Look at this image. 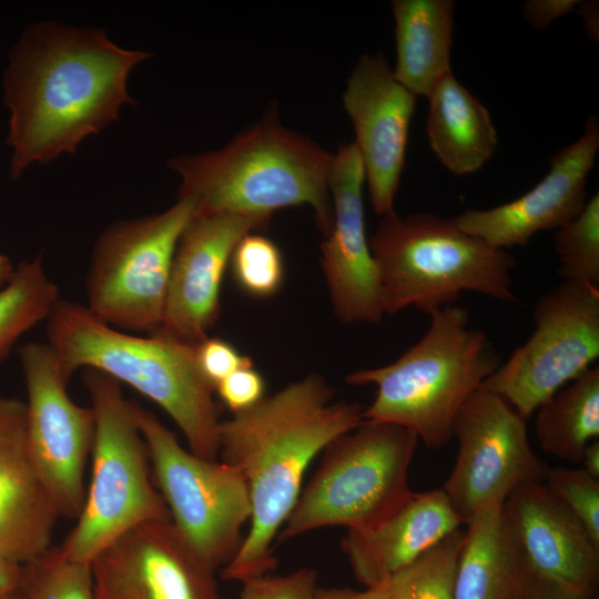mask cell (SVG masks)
Returning <instances> with one entry per match:
<instances>
[{
  "instance_id": "obj_37",
  "label": "cell",
  "mask_w": 599,
  "mask_h": 599,
  "mask_svg": "<svg viewBox=\"0 0 599 599\" xmlns=\"http://www.w3.org/2000/svg\"><path fill=\"white\" fill-rule=\"evenodd\" d=\"M314 599H392L385 585L365 590L351 588H317Z\"/></svg>"
},
{
  "instance_id": "obj_23",
  "label": "cell",
  "mask_w": 599,
  "mask_h": 599,
  "mask_svg": "<svg viewBox=\"0 0 599 599\" xmlns=\"http://www.w3.org/2000/svg\"><path fill=\"white\" fill-rule=\"evenodd\" d=\"M451 0H394L395 79L416 97L427 95L453 73L454 33Z\"/></svg>"
},
{
  "instance_id": "obj_28",
  "label": "cell",
  "mask_w": 599,
  "mask_h": 599,
  "mask_svg": "<svg viewBox=\"0 0 599 599\" xmlns=\"http://www.w3.org/2000/svg\"><path fill=\"white\" fill-rule=\"evenodd\" d=\"M555 248L562 282L599 287V193L583 210L556 230Z\"/></svg>"
},
{
  "instance_id": "obj_35",
  "label": "cell",
  "mask_w": 599,
  "mask_h": 599,
  "mask_svg": "<svg viewBox=\"0 0 599 599\" xmlns=\"http://www.w3.org/2000/svg\"><path fill=\"white\" fill-rule=\"evenodd\" d=\"M578 2V0H529L522 7V14L531 28L542 30L575 10Z\"/></svg>"
},
{
  "instance_id": "obj_3",
  "label": "cell",
  "mask_w": 599,
  "mask_h": 599,
  "mask_svg": "<svg viewBox=\"0 0 599 599\" xmlns=\"http://www.w3.org/2000/svg\"><path fill=\"white\" fill-rule=\"evenodd\" d=\"M334 154L281 124L273 112L220 150L167 161L181 177L177 199H190L195 214L238 213L265 219L309 205L328 236L334 211L329 173Z\"/></svg>"
},
{
  "instance_id": "obj_22",
  "label": "cell",
  "mask_w": 599,
  "mask_h": 599,
  "mask_svg": "<svg viewBox=\"0 0 599 599\" xmlns=\"http://www.w3.org/2000/svg\"><path fill=\"white\" fill-rule=\"evenodd\" d=\"M427 99L426 133L436 158L457 176L481 169L498 146L489 111L453 73Z\"/></svg>"
},
{
  "instance_id": "obj_4",
  "label": "cell",
  "mask_w": 599,
  "mask_h": 599,
  "mask_svg": "<svg viewBox=\"0 0 599 599\" xmlns=\"http://www.w3.org/2000/svg\"><path fill=\"white\" fill-rule=\"evenodd\" d=\"M47 336L68 382L77 370L91 368L129 385L172 418L190 451L217 459L220 407L196 365L195 345L124 333L85 305L61 298L47 318Z\"/></svg>"
},
{
  "instance_id": "obj_1",
  "label": "cell",
  "mask_w": 599,
  "mask_h": 599,
  "mask_svg": "<svg viewBox=\"0 0 599 599\" xmlns=\"http://www.w3.org/2000/svg\"><path fill=\"white\" fill-rule=\"evenodd\" d=\"M149 57L116 45L103 30L30 24L3 71L10 176L74 154L85 138L116 121L123 105L134 104L129 74Z\"/></svg>"
},
{
  "instance_id": "obj_7",
  "label": "cell",
  "mask_w": 599,
  "mask_h": 599,
  "mask_svg": "<svg viewBox=\"0 0 599 599\" xmlns=\"http://www.w3.org/2000/svg\"><path fill=\"white\" fill-rule=\"evenodd\" d=\"M83 383L95 425L91 477L82 510L59 548L70 559L91 564L135 526L171 518L153 480L134 403L100 370L83 369Z\"/></svg>"
},
{
  "instance_id": "obj_33",
  "label": "cell",
  "mask_w": 599,
  "mask_h": 599,
  "mask_svg": "<svg viewBox=\"0 0 599 599\" xmlns=\"http://www.w3.org/2000/svg\"><path fill=\"white\" fill-rule=\"evenodd\" d=\"M195 361L202 376L214 390L217 384L235 370L253 365V361L231 343L209 336L195 345Z\"/></svg>"
},
{
  "instance_id": "obj_14",
  "label": "cell",
  "mask_w": 599,
  "mask_h": 599,
  "mask_svg": "<svg viewBox=\"0 0 599 599\" xmlns=\"http://www.w3.org/2000/svg\"><path fill=\"white\" fill-rule=\"evenodd\" d=\"M94 599H220L211 569L171 520L128 530L91 561Z\"/></svg>"
},
{
  "instance_id": "obj_38",
  "label": "cell",
  "mask_w": 599,
  "mask_h": 599,
  "mask_svg": "<svg viewBox=\"0 0 599 599\" xmlns=\"http://www.w3.org/2000/svg\"><path fill=\"white\" fill-rule=\"evenodd\" d=\"M23 579V564L0 556V596L17 591Z\"/></svg>"
},
{
  "instance_id": "obj_32",
  "label": "cell",
  "mask_w": 599,
  "mask_h": 599,
  "mask_svg": "<svg viewBox=\"0 0 599 599\" xmlns=\"http://www.w3.org/2000/svg\"><path fill=\"white\" fill-rule=\"evenodd\" d=\"M317 588L316 571L301 568L286 575L266 573L242 581L240 599H314Z\"/></svg>"
},
{
  "instance_id": "obj_36",
  "label": "cell",
  "mask_w": 599,
  "mask_h": 599,
  "mask_svg": "<svg viewBox=\"0 0 599 599\" xmlns=\"http://www.w3.org/2000/svg\"><path fill=\"white\" fill-rule=\"evenodd\" d=\"M518 599H596V595L572 592L527 573Z\"/></svg>"
},
{
  "instance_id": "obj_19",
  "label": "cell",
  "mask_w": 599,
  "mask_h": 599,
  "mask_svg": "<svg viewBox=\"0 0 599 599\" xmlns=\"http://www.w3.org/2000/svg\"><path fill=\"white\" fill-rule=\"evenodd\" d=\"M598 151L599 121L589 115L582 135L551 158L548 173L531 190L496 207L466 210L454 220L493 247L526 246L538 232L557 230L583 210Z\"/></svg>"
},
{
  "instance_id": "obj_20",
  "label": "cell",
  "mask_w": 599,
  "mask_h": 599,
  "mask_svg": "<svg viewBox=\"0 0 599 599\" xmlns=\"http://www.w3.org/2000/svg\"><path fill=\"white\" fill-rule=\"evenodd\" d=\"M59 518L30 451L26 402L0 394V556L35 559L51 547Z\"/></svg>"
},
{
  "instance_id": "obj_8",
  "label": "cell",
  "mask_w": 599,
  "mask_h": 599,
  "mask_svg": "<svg viewBox=\"0 0 599 599\" xmlns=\"http://www.w3.org/2000/svg\"><path fill=\"white\" fill-rule=\"evenodd\" d=\"M418 440L402 426L372 420L335 438L276 540L334 526L364 532L383 524L416 494L408 473Z\"/></svg>"
},
{
  "instance_id": "obj_16",
  "label": "cell",
  "mask_w": 599,
  "mask_h": 599,
  "mask_svg": "<svg viewBox=\"0 0 599 599\" xmlns=\"http://www.w3.org/2000/svg\"><path fill=\"white\" fill-rule=\"evenodd\" d=\"M416 98L395 79L383 55L368 54L354 67L343 93L369 200L382 216L395 212Z\"/></svg>"
},
{
  "instance_id": "obj_13",
  "label": "cell",
  "mask_w": 599,
  "mask_h": 599,
  "mask_svg": "<svg viewBox=\"0 0 599 599\" xmlns=\"http://www.w3.org/2000/svg\"><path fill=\"white\" fill-rule=\"evenodd\" d=\"M19 358L30 451L59 516L77 519L85 499L84 476L94 439L92 408L71 399L48 343L24 344Z\"/></svg>"
},
{
  "instance_id": "obj_27",
  "label": "cell",
  "mask_w": 599,
  "mask_h": 599,
  "mask_svg": "<svg viewBox=\"0 0 599 599\" xmlns=\"http://www.w3.org/2000/svg\"><path fill=\"white\" fill-rule=\"evenodd\" d=\"M460 528L393 575L385 583L392 599H454L455 576L464 546Z\"/></svg>"
},
{
  "instance_id": "obj_5",
  "label": "cell",
  "mask_w": 599,
  "mask_h": 599,
  "mask_svg": "<svg viewBox=\"0 0 599 599\" xmlns=\"http://www.w3.org/2000/svg\"><path fill=\"white\" fill-rule=\"evenodd\" d=\"M429 316L427 332L396 361L354 370L345 382L376 387L364 420L402 426L438 449L451 440L460 407L500 364L487 334L468 326L466 308L450 304Z\"/></svg>"
},
{
  "instance_id": "obj_15",
  "label": "cell",
  "mask_w": 599,
  "mask_h": 599,
  "mask_svg": "<svg viewBox=\"0 0 599 599\" xmlns=\"http://www.w3.org/2000/svg\"><path fill=\"white\" fill-rule=\"evenodd\" d=\"M268 222L238 213H194L174 252L163 317L154 334L191 345L207 337L219 319L222 282L235 245Z\"/></svg>"
},
{
  "instance_id": "obj_42",
  "label": "cell",
  "mask_w": 599,
  "mask_h": 599,
  "mask_svg": "<svg viewBox=\"0 0 599 599\" xmlns=\"http://www.w3.org/2000/svg\"><path fill=\"white\" fill-rule=\"evenodd\" d=\"M0 599H26L21 590L12 591L0 596Z\"/></svg>"
},
{
  "instance_id": "obj_21",
  "label": "cell",
  "mask_w": 599,
  "mask_h": 599,
  "mask_svg": "<svg viewBox=\"0 0 599 599\" xmlns=\"http://www.w3.org/2000/svg\"><path fill=\"white\" fill-rule=\"evenodd\" d=\"M460 518L441 489L416 493L376 528L347 531L341 540L355 578L379 587L460 528Z\"/></svg>"
},
{
  "instance_id": "obj_24",
  "label": "cell",
  "mask_w": 599,
  "mask_h": 599,
  "mask_svg": "<svg viewBox=\"0 0 599 599\" xmlns=\"http://www.w3.org/2000/svg\"><path fill=\"white\" fill-rule=\"evenodd\" d=\"M526 576L505 530L501 507L484 509L466 524L454 599H518Z\"/></svg>"
},
{
  "instance_id": "obj_11",
  "label": "cell",
  "mask_w": 599,
  "mask_h": 599,
  "mask_svg": "<svg viewBox=\"0 0 599 599\" xmlns=\"http://www.w3.org/2000/svg\"><path fill=\"white\" fill-rule=\"evenodd\" d=\"M535 329L483 383L525 419L599 356V287L562 282L538 298Z\"/></svg>"
},
{
  "instance_id": "obj_9",
  "label": "cell",
  "mask_w": 599,
  "mask_h": 599,
  "mask_svg": "<svg viewBox=\"0 0 599 599\" xmlns=\"http://www.w3.org/2000/svg\"><path fill=\"white\" fill-rule=\"evenodd\" d=\"M195 205L177 199L167 210L118 220L98 237L85 277L88 309L118 329L154 334L162 322L179 238Z\"/></svg>"
},
{
  "instance_id": "obj_30",
  "label": "cell",
  "mask_w": 599,
  "mask_h": 599,
  "mask_svg": "<svg viewBox=\"0 0 599 599\" xmlns=\"http://www.w3.org/2000/svg\"><path fill=\"white\" fill-rule=\"evenodd\" d=\"M229 265L235 284L248 296L268 298L283 285L285 268L278 246L255 232L237 242Z\"/></svg>"
},
{
  "instance_id": "obj_12",
  "label": "cell",
  "mask_w": 599,
  "mask_h": 599,
  "mask_svg": "<svg viewBox=\"0 0 599 599\" xmlns=\"http://www.w3.org/2000/svg\"><path fill=\"white\" fill-rule=\"evenodd\" d=\"M456 461L440 488L466 525L502 507L520 486L544 483L549 466L531 448L526 419L501 396L480 386L457 413Z\"/></svg>"
},
{
  "instance_id": "obj_41",
  "label": "cell",
  "mask_w": 599,
  "mask_h": 599,
  "mask_svg": "<svg viewBox=\"0 0 599 599\" xmlns=\"http://www.w3.org/2000/svg\"><path fill=\"white\" fill-rule=\"evenodd\" d=\"M14 268L8 256L0 252V288L12 277Z\"/></svg>"
},
{
  "instance_id": "obj_29",
  "label": "cell",
  "mask_w": 599,
  "mask_h": 599,
  "mask_svg": "<svg viewBox=\"0 0 599 599\" xmlns=\"http://www.w3.org/2000/svg\"><path fill=\"white\" fill-rule=\"evenodd\" d=\"M26 599H94L91 564L68 558L50 547L23 564L20 588Z\"/></svg>"
},
{
  "instance_id": "obj_2",
  "label": "cell",
  "mask_w": 599,
  "mask_h": 599,
  "mask_svg": "<svg viewBox=\"0 0 599 599\" xmlns=\"http://www.w3.org/2000/svg\"><path fill=\"white\" fill-rule=\"evenodd\" d=\"M335 389L317 373L293 382L221 420L217 459L246 481L250 528L222 578L244 581L276 566L273 540L293 510L311 463L335 438L358 427V403L333 400Z\"/></svg>"
},
{
  "instance_id": "obj_39",
  "label": "cell",
  "mask_w": 599,
  "mask_h": 599,
  "mask_svg": "<svg viewBox=\"0 0 599 599\" xmlns=\"http://www.w3.org/2000/svg\"><path fill=\"white\" fill-rule=\"evenodd\" d=\"M587 34L596 42L599 38V11L597 1H579L577 7Z\"/></svg>"
},
{
  "instance_id": "obj_31",
  "label": "cell",
  "mask_w": 599,
  "mask_h": 599,
  "mask_svg": "<svg viewBox=\"0 0 599 599\" xmlns=\"http://www.w3.org/2000/svg\"><path fill=\"white\" fill-rule=\"evenodd\" d=\"M544 484L599 545V478L582 468L549 467Z\"/></svg>"
},
{
  "instance_id": "obj_18",
  "label": "cell",
  "mask_w": 599,
  "mask_h": 599,
  "mask_svg": "<svg viewBox=\"0 0 599 599\" xmlns=\"http://www.w3.org/2000/svg\"><path fill=\"white\" fill-rule=\"evenodd\" d=\"M501 517L529 576L572 592L596 595L599 545L544 483L512 491L501 507Z\"/></svg>"
},
{
  "instance_id": "obj_17",
  "label": "cell",
  "mask_w": 599,
  "mask_h": 599,
  "mask_svg": "<svg viewBox=\"0 0 599 599\" xmlns=\"http://www.w3.org/2000/svg\"><path fill=\"white\" fill-rule=\"evenodd\" d=\"M334 221L321 245V265L334 313L347 324L384 316L376 264L366 236L365 172L354 142L341 145L329 173Z\"/></svg>"
},
{
  "instance_id": "obj_40",
  "label": "cell",
  "mask_w": 599,
  "mask_h": 599,
  "mask_svg": "<svg viewBox=\"0 0 599 599\" xmlns=\"http://www.w3.org/2000/svg\"><path fill=\"white\" fill-rule=\"evenodd\" d=\"M589 475L599 478V440L589 443L582 454L580 463Z\"/></svg>"
},
{
  "instance_id": "obj_34",
  "label": "cell",
  "mask_w": 599,
  "mask_h": 599,
  "mask_svg": "<svg viewBox=\"0 0 599 599\" xmlns=\"http://www.w3.org/2000/svg\"><path fill=\"white\" fill-rule=\"evenodd\" d=\"M215 393L235 414L248 409L265 396V380L254 365L245 366L217 384Z\"/></svg>"
},
{
  "instance_id": "obj_10",
  "label": "cell",
  "mask_w": 599,
  "mask_h": 599,
  "mask_svg": "<svg viewBox=\"0 0 599 599\" xmlns=\"http://www.w3.org/2000/svg\"><path fill=\"white\" fill-rule=\"evenodd\" d=\"M134 408L171 521L211 569L226 565L252 514L245 479L231 465L186 450L151 410Z\"/></svg>"
},
{
  "instance_id": "obj_26",
  "label": "cell",
  "mask_w": 599,
  "mask_h": 599,
  "mask_svg": "<svg viewBox=\"0 0 599 599\" xmlns=\"http://www.w3.org/2000/svg\"><path fill=\"white\" fill-rule=\"evenodd\" d=\"M59 300V288L48 276L41 255L16 266L0 288V363L24 333L49 317Z\"/></svg>"
},
{
  "instance_id": "obj_25",
  "label": "cell",
  "mask_w": 599,
  "mask_h": 599,
  "mask_svg": "<svg viewBox=\"0 0 599 599\" xmlns=\"http://www.w3.org/2000/svg\"><path fill=\"white\" fill-rule=\"evenodd\" d=\"M535 433L548 455L579 465L589 443L599 437V367H590L537 409Z\"/></svg>"
},
{
  "instance_id": "obj_6",
  "label": "cell",
  "mask_w": 599,
  "mask_h": 599,
  "mask_svg": "<svg viewBox=\"0 0 599 599\" xmlns=\"http://www.w3.org/2000/svg\"><path fill=\"white\" fill-rule=\"evenodd\" d=\"M384 315L408 306L428 315L465 291L517 302L515 257L463 231L454 219L432 213L383 215L369 240Z\"/></svg>"
}]
</instances>
